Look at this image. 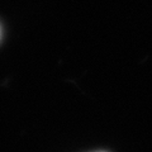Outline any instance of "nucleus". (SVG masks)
Returning <instances> with one entry per match:
<instances>
[{
  "label": "nucleus",
  "instance_id": "f257e3e1",
  "mask_svg": "<svg viewBox=\"0 0 152 152\" xmlns=\"http://www.w3.org/2000/svg\"><path fill=\"white\" fill-rule=\"evenodd\" d=\"M0 34H1V31H0Z\"/></svg>",
  "mask_w": 152,
  "mask_h": 152
}]
</instances>
